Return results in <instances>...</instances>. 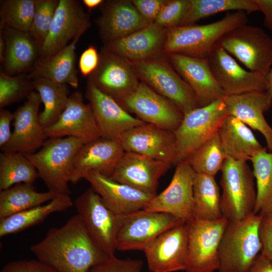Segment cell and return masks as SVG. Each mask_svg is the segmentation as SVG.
<instances>
[{
	"instance_id": "277c9868",
	"label": "cell",
	"mask_w": 272,
	"mask_h": 272,
	"mask_svg": "<svg viewBox=\"0 0 272 272\" xmlns=\"http://www.w3.org/2000/svg\"><path fill=\"white\" fill-rule=\"evenodd\" d=\"M261 219L253 213L242 219L229 221L219 248V272H248L261 249Z\"/></svg>"
},
{
	"instance_id": "7402d4cb",
	"label": "cell",
	"mask_w": 272,
	"mask_h": 272,
	"mask_svg": "<svg viewBox=\"0 0 272 272\" xmlns=\"http://www.w3.org/2000/svg\"><path fill=\"white\" fill-rule=\"evenodd\" d=\"M85 97L89 100L102 137L118 139L125 131L145 122L131 115L116 101L88 81Z\"/></svg>"
},
{
	"instance_id": "e575fe53",
	"label": "cell",
	"mask_w": 272,
	"mask_h": 272,
	"mask_svg": "<svg viewBox=\"0 0 272 272\" xmlns=\"http://www.w3.org/2000/svg\"><path fill=\"white\" fill-rule=\"evenodd\" d=\"M32 80L34 90L39 94L44 105L39 119L46 128L56 122L65 110L69 100V86L41 78Z\"/></svg>"
},
{
	"instance_id": "4316f807",
	"label": "cell",
	"mask_w": 272,
	"mask_h": 272,
	"mask_svg": "<svg viewBox=\"0 0 272 272\" xmlns=\"http://www.w3.org/2000/svg\"><path fill=\"white\" fill-rule=\"evenodd\" d=\"M167 30L151 23L124 37L107 43L105 48L130 62L156 56L163 51Z\"/></svg>"
},
{
	"instance_id": "1f68e13d",
	"label": "cell",
	"mask_w": 272,
	"mask_h": 272,
	"mask_svg": "<svg viewBox=\"0 0 272 272\" xmlns=\"http://www.w3.org/2000/svg\"><path fill=\"white\" fill-rule=\"evenodd\" d=\"M73 201L67 194H58L45 205L35 207L0 219V237L16 234L42 222L50 215L65 211Z\"/></svg>"
},
{
	"instance_id": "9a60e30c",
	"label": "cell",
	"mask_w": 272,
	"mask_h": 272,
	"mask_svg": "<svg viewBox=\"0 0 272 272\" xmlns=\"http://www.w3.org/2000/svg\"><path fill=\"white\" fill-rule=\"evenodd\" d=\"M208 60L212 72L225 96L266 92L267 83L264 76L244 70L219 44Z\"/></svg>"
},
{
	"instance_id": "ee69618b",
	"label": "cell",
	"mask_w": 272,
	"mask_h": 272,
	"mask_svg": "<svg viewBox=\"0 0 272 272\" xmlns=\"http://www.w3.org/2000/svg\"><path fill=\"white\" fill-rule=\"evenodd\" d=\"M143 267L140 259H121L114 256L93 266L88 272H142Z\"/></svg>"
},
{
	"instance_id": "b9f144b4",
	"label": "cell",
	"mask_w": 272,
	"mask_h": 272,
	"mask_svg": "<svg viewBox=\"0 0 272 272\" xmlns=\"http://www.w3.org/2000/svg\"><path fill=\"white\" fill-rule=\"evenodd\" d=\"M59 1L35 0V13L29 33L41 48L49 33Z\"/></svg>"
},
{
	"instance_id": "d590c367",
	"label": "cell",
	"mask_w": 272,
	"mask_h": 272,
	"mask_svg": "<svg viewBox=\"0 0 272 272\" xmlns=\"http://www.w3.org/2000/svg\"><path fill=\"white\" fill-rule=\"evenodd\" d=\"M229 11L250 14L259 10L254 0H189L178 26L193 25L200 19Z\"/></svg>"
},
{
	"instance_id": "44dd1931",
	"label": "cell",
	"mask_w": 272,
	"mask_h": 272,
	"mask_svg": "<svg viewBox=\"0 0 272 272\" xmlns=\"http://www.w3.org/2000/svg\"><path fill=\"white\" fill-rule=\"evenodd\" d=\"M171 165L132 152L124 151L109 177L148 193L156 195L158 182Z\"/></svg>"
},
{
	"instance_id": "f35d334b",
	"label": "cell",
	"mask_w": 272,
	"mask_h": 272,
	"mask_svg": "<svg viewBox=\"0 0 272 272\" xmlns=\"http://www.w3.org/2000/svg\"><path fill=\"white\" fill-rule=\"evenodd\" d=\"M226 158L217 132L186 160L195 173L215 176L221 170Z\"/></svg>"
},
{
	"instance_id": "d6986e66",
	"label": "cell",
	"mask_w": 272,
	"mask_h": 272,
	"mask_svg": "<svg viewBox=\"0 0 272 272\" xmlns=\"http://www.w3.org/2000/svg\"><path fill=\"white\" fill-rule=\"evenodd\" d=\"M188 228L186 223L160 235L144 251L152 272L185 270L187 253Z\"/></svg>"
},
{
	"instance_id": "836d02e7",
	"label": "cell",
	"mask_w": 272,
	"mask_h": 272,
	"mask_svg": "<svg viewBox=\"0 0 272 272\" xmlns=\"http://www.w3.org/2000/svg\"><path fill=\"white\" fill-rule=\"evenodd\" d=\"M58 194L40 192L33 184L18 183L0 192V219L50 201Z\"/></svg>"
},
{
	"instance_id": "f6af8a7d",
	"label": "cell",
	"mask_w": 272,
	"mask_h": 272,
	"mask_svg": "<svg viewBox=\"0 0 272 272\" xmlns=\"http://www.w3.org/2000/svg\"><path fill=\"white\" fill-rule=\"evenodd\" d=\"M0 272H57L45 263L37 259L18 260L8 262Z\"/></svg>"
},
{
	"instance_id": "db71d44e",
	"label": "cell",
	"mask_w": 272,
	"mask_h": 272,
	"mask_svg": "<svg viewBox=\"0 0 272 272\" xmlns=\"http://www.w3.org/2000/svg\"><path fill=\"white\" fill-rule=\"evenodd\" d=\"M267 83L266 92L272 97V67L265 77Z\"/></svg>"
},
{
	"instance_id": "4fadbf2b",
	"label": "cell",
	"mask_w": 272,
	"mask_h": 272,
	"mask_svg": "<svg viewBox=\"0 0 272 272\" xmlns=\"http://www.w3.org/2000/svg\"><path fill=\"white\" fill-rule=\"evenodd\" d=\"M176 164L168 186L155 195L144 210L169 214L187 223L194 220L193 188L196 173L186 160Z\"/></svg>"
},
{
	"instance_id": "603a6c76",
	"label": "cell",
	"mask_w": 272,
	"mask_h": 272,
	"mask_svg": "<svg viewBox=\"0 0 272 272\" xmlns=\"http://www.w3.org/2000/svg\"><path fill=\"white\" fill-rule=\"evenodd\" d=\"M172 65L194 93L199 107L223 99L225 94L215 78L208 58L168 54Z\"/></svg>"
},
{
	"instance_id": "7a4b0ae2",
	"label": "cell",
	"mask_w": 272,
	"mask_h": 272,
	"mask_svg": "<svg viewBox=\"0 0 272 272\" xmlns=\"http://www.w3.org/2000/svg\"><path fill=\"white\" fill-rule=\"evenodd\" d=\"M244 11L228 13L222 19L206 25L176 26L167 30L163 52L208 58L220 39L228 32L246 25Z\"/></svg>"
},
{
	"instance_id": "83f0119b",
	"label": "cell",
	"mask_w": 272,
	"mask_h": 272,
	"mask_svg": "<svg viewBox=\"0 0 272 272\" xmlns=\"http://www.w3.org/2000/svg\"><path fill=\"white\" fill-rule=\"evenodd\" d=\"M1 31L6 45L2 71L9 76L30 73L41 57V46L29 32L8 28Z\"/></svg>"
},
{
	"instance_id": "4dcf8cb0",
	"label": "cell",
	"mask_w": 272,
	"mask_h": 272,
	"mask_svg": "<svg viewBox=\"0 0 272 272\" xmlns=\"http://www.w3.org/2000/svg\"><path fill=\"white\" fill-rule=\"evenodd\" d=\"M81 36L76 37L56 53L40 57L28 74L31 79L41 78L77 89L79 85L76 68V45Z\"/></svg>"
},
{
	"instance_id": "816d5d0a",
	"label": "cell",
	"mask_w": 272,
	"mask_h": 272,
	"mask_svg": "<svg viewBox=\"0 0 272 272\" xmlns=\"http://www.w3.org/2000/svg\"><path fill=\"white\" fill-rule=\"evenodd\" d=\"M248 272H272V263L259 254Z\"/></svg>"
},
{
	"instance_id": "f5cc1de1",
	"label": "cell",
	"mask_w": 272,
	"mask_h": 272,
	"mask_svg": "<svg viewBox=\"0 0 272 272\" xmlns=\"http://www.w3.org/2000/svg\"><path fill=\"white\" fill-rule=\"evenodd\" d=\"M102 0H83L82 3L89 11L99 6L103 3Z\"/></svg>"
},
{
	"instance_id": "30bf717a",
	"label": "cell",
	"mask_w": 272,
	"mask_h": 272,
	"mask_svg": "<svg viewBox=\"0 0 272 272\" xmlns=\"http://www.w3.org/2000/svg\"><path fill=\"white\" fill-rule=\"evenodd\" d=\"M184 223L171 214L144 209L125 215L116 238V250L144 251L162 233Z\"/></svg>"
},
{
	"instance_id": "74e56055",
	"label": "cell",
	"mask_w": 272,
	"mask_h": 272,
	"mask_svg": "<svg viewBox=\"0 0 272 272\" xmlns=\"http://www.w3.org/2000/svg\"><path fill=\"white\" fill-rule=\"evenodd\" d=\"M250 161L256 184L253 213L263 217L272 213V153L267 152L265 148Z\"/></svg>"
},
{
	"instance_id": "5b68a950",
	"label": "cell",
	"mask_w": 272,
	"mask_h": 272,
	"mask_svg": "<svg viewBox=\"0 0 272 272\" xmlns=\"http://www.w3.org/2000/svg\"><path fill=\"white\" fill-rule=\"evenodd\" d=\"M221 209L229 221L242 219L253 213L256 190L252 170L247 161L226 158L221 170Z\"/></svg>"
},
{
	"instance_id": "cb8c5ba5",
	"label": "cell",
	"mask_w": 272,
	"mask_h": 272,
	"mask_svg": "<svg viewBox=\"0 0 272 272\" xmlns=\"http://www.w3.org/2000/svg\"><path fill=\"white\" fill-rule=\"evenodd\" d=\"M123 152L118 139L101 137L84 144L76 156L70 183H77L90 172L110 177Z\"/></svg>"
},
{
	"instance_id": "681fc988",
	"label": "cell",
	"mask_w": 272,
	"mask_h": 272,
	"mask_svg": "<svg viewBox=\"0 0 272 272\" xmlns=\"http://www.w3.org/2000/svg\"><path fill=\"white\" fill-rule=\"evenodd\" d=\"M14 119V113L4 109L0 111V148H2L10 141L13 131L11 125Z\"/></svg>"
},
{
	"instance_id": "8fae6325",
	"label": "cell",
	"mask_w": 272,
	"mask_h": 272,
	"mask_svg": "<svg viewBox=\"0 0 272 272\" xmlns=\"http://www.w3.org/2000/svg\"><path fill=\"white\" fill-rule=\"evenodd\" d=\"M223 98L208 105L196 108L184 115L174 131L178 161L186 160L219 129L228 115Z\"/></svg>"
},
{
	"instance_id": "7dc6e473",
	"label": "cell",
	"mask_w": 272,
	"mask_h": 272,
	"mask_svg": "<svg viewBox=\"0 0 272 272\" xmlns=\"http://www.w3.org/2000/svg\"><path fill=\"white\" fill-rule=\"evenodd\" d=\"M142 17L149 23H153L165 0H133L131 1Z\"/></svg>"
},
{
	"instance_id": "f546056e",
	"label": "cell",
	"mask_w": 272,
	"mask_h": 272,
	"mask_svg": "<svg viewBox=\"0 0 272 272\" xmlns=\"http://www.w3.org/2000/svg\"><path fill=\"white\" fill-rule=\"evenodd\" d=\"M218 132L226 158L247 161L265 149L248 126L233 116L224 119Z\"/></svg>"
},
{
	"instance_id": "f1b7e54d",
	"label": "cell",
	"mask_w": 272,
	"mask_h": 272,
	"mask_svg": "<svg viewBox=\"0 0 272 272\" xmlns=\"http://www.w3.org/2000/svg\"><path fill=\"white\" fill-rule=\"evenodd\" d=\"M103 6L97 23L101 36L106 43L124 37L149 24L131 1H110Z\"/></svg>"
},
{
	"instance_id": "c3c4849f",
	"label": "cell",
	"mask_w": 272,
	"mask_h": 272,
	"mask_svg": "<svg viewBox=\"0 0 272 272\" xmlns=\"http://www.w3.org/2000/svg\"><path fill=\"white\" fill-rule=\"evenodd\" d=\"M100 60L96 47L90 45L81 54L79 62L81 74L84 77L89 76L97 67Z\"/></svg>"
},
{
	"instance_id": "ab89813d",
	"label": "cell",
	"mask_w": 272,
	"mask_h": 272,
	"mask_svg": "<svg viewBox=\"0 0 272 272\" xmlns=\"http://www.w3.org/2000/svg\"><path fill=\"white\" fill-rule=\"evenodd\" d=\"M35 0L1 1V29L29 32L34 17Z\"/></svg>"
},
{
	"instance_id": "52a82bcc",
	"label": "cell",
	"mask_w": 272,
	"mask_h": 272,
	"mask_svg": "<svg viewBox=\"0 0 272 272\" xmlns=\"http://www.w3.org/2000/svg\"><path fill=\"white\" fill-rule=\"evenodd\" d=\"M130 63L142 82L171 101L184 115L199 107L192 90L171 63L155 56Z\"/></svg>"
},
{
	"instance_id": "f907efd6",
	"label": "cell",
	"mask_w": 272,
	"mask_h": 272,
	"mask_svg": "<svg viewBox=\"0 0 272 272\" xmlns=\"http://www.w3.org/2000/svg\"><path fill=\"white\" fill-rule=\"evenodd\" d=\"M264 16L263 24L272 31V0H254Z\"/></svg>"
},
{
	"instance_id": "e0dca14e",
	"label": "cell",
	"mask_w": 272,
	"mask_h": 272,
	"mask_svg": "<svg viewBox=\"0 0 272 272\" xmlns=\"http://www.w3.org/2000/svg\"><path fill=\"white\" fill-rule=\"evenodd\" d=\"M89 15L77 0H59L49 33L41 49V57L60 51L90 27Z\"/></svg>"
},
{
	"instance_id": "60d3db41",
	"label": "cell",
	"mask_w": 272,
	"mask_h": 272,
	"mask_svg": "<svg viewBox=\"0 0 272 272\" xmlns=\"http://www.w3.org/2000/svg\"><path fill=\"white\" fill-rule=\"evenodd\" d=\"M34 91L32 80L28 75L9 76L0 72V108L27 98Z\"/></svg>"
},
{
	"instance_id": "ffe728a7",
	"label": "cell",
	"mask_w": 272,
	"mask_h": 272,
	"mask_svg": "<svg viewBox=\"0 0 272 272\" xmlns=\"http://www.w3.org/2000/svg\"><path fill=\"white\" fill-rule=\"evenodd\" d=\"M47 137H73L84 144L101 137L90 104H85L80 91L70 95L68 104L60 118L45 128Z\"/></svg>"
},
{
	"instance_id": "7c38bea8",
	"label": "cell",
	"mask_w": 272,
	"mask_h": 272,
	"mask_svg": "<svg viewBox=\"0 0 272 272\" xmlns=\"http://www.w3.org/2000/svg\"><path fill=\"white\" fill-rule=\"evenodd\" d=\"M117 102L146 123L173 132L184 117L174 103L142 81L134 92Z\"/></svg>"
},
{
	"instance_id": "11a10c76",
	"label": "cell",
	"mask_w": 272,
	"mask_h": 272,
	"mask_svg": "<svg viewBox=\"0 0 272 272\" xmlns=\"http://www.w3.org/2000/svg\"><path fill=\"white\" fill-rule=\"evenodd\" d=\"M5 40L1 34L0 35V61L2 63L4 60L5 52Z\"/></svg>"
},
{
	"instance_id": "8d00e7d4",
	"label": "cell",
	"mask_w": 272,
	"mask_h": 272,
	"mask_svg": "<svg viewBox=\"0 0 272 272\" xmlns=\"http://www.w3.org/2000/svg\"><path fill=\"white\" fill-rule=\"evenodd\" d=\"M38 178L39 177L36 168L26 154L18 152L1 153V191L18 183L33 184Z\"/></svg>"
},
{
	"instance_id": "6da1fadb",
	"label": "cell",
	"mask_w": 272,
	"mask_h": 272,
	"mask_svg": "<svg viewBox=\"0 0 272 272\" xmlns=\"http://www.w3.org/2000/svg\"><path fill=\"white\" fill-rule=\"evenodd\" d=\"M30 250L57 272H88L111 257L95 243L77 214L63 226L49 229Z\"/></svg>"
},
{
	"instance_id": "bcb514c9",
	"label": "cell",
	"mask_w": 272,
	"mask_h": 272,
	"mask_svg": "<svg viewBox=\"0 0 272 272\" xmlns=\"http://www.w3.org/2000/svg\"><path fill=\"white\" fill-rule=\"evenodd\" d=\"M259 235L260 254L272 263V213L262 217Z\"/></svg>"
},
{
	"instance_id": "3957f363",
	"label": "cell",
	"mask_w": 272,
	"mask_h": 272,
	"mask_svg": "<svg viewBox=\"0 0 272 272\" xmlns=\"http://www.w3.org/2000/svg\"><path fill=\"white\" fill-rule=\"evenodd\" d=\"M84 144L81 140L73 137L50 138L38 152L26 155L48 191L70 195L69 183L75 159Z\"/></svg>"
},
{
	"instance_id": "d6a6232c",
	"label": "cell",
	"mask_w": 272,
	"mask_h": 272,
	"mask_svg": "<svg viewBox=\"0 0 272 272\" xmlns=\"http://www.w3.org/2000/svg\"><path fill=\"white\" fill-rule=\"evenodd\" d=\"M193 191L194 220L213 221L223 217L220 188L215 176L196 173Z\"/></svg>"
},
{
	"instance_id": "ba28073f",
	"label": "cell",
	"mask_w": 272,
	"mask_h": 272,
	"mask_svg": "<svg viewBox=\"0 0 272 272\" xmlns=\"http://www.w3.org/2000/svg\"><path fill=\"white\" fill-rule=\"evenodd\" d=\"M220 45L251 72L265 77L272 67V38L259 27L244 25L228 32Z\"/></svg>"
},
{
	"instance_id": "ac0fdd59",
	"label": "cell",
	"mask_w": 272,
	"mask_h": 272,
	"mask_svg": "<svg viewBox=\"0 0 272 272\" xmlns=\"http://www.w3.org/2000/svg\"><path fill=\"white\" fill-rule=\"evenodd\" d=\"M41 103L39 94L34 90L16 111L12 135L9 143L1 148L2 152L30 154L42 146L47 137L39 119Z\"/></svg>"
},
{
	"instance_id": "2e32d148",
	"label": "cell",
	"mask_w": 272,
	"mask_h": 272,
	"mask_svg": "<svg viewBox=\"0 0 272 272\" xmlns=\"http://www.w3.org/2000/svg\"><path fill=\"white\" fill-rule=\"evenodd\" d=\"M129 62L105 48L88 81L118 102L134 92L140 83Z\"/></svg>"
},
{
	"instance_id": "5bb4252c",
	"label": "cell",
	"mask_w": 272,
	"mask_h": 272,
	"mask_svg": "<svg viewBox=\"0 0 272 272\" xmlns=\"http://www.w3.org/2000/svg\"><path fill=\"white\" fill-rule=\"evenodd\" d=\"M118 140L124 151L151 157L171 165L178 162L173 131L145 123L125 131Z\"/></svg>"
},
{
	"instance_id": "9c48e42d",
	"label": "cell",
	"mask_w": 272,
	"mask_h": 272,
	"mask_svg": "<svg viewBox=\"0 0 272 272\" xmlns=\"http://www.w3.org/2000/svg\"><path fill=\"white\" fill-rule=\"evenodd\" d=\"M224 217L213 221L187 223L186 272H215L220 266L219 248L228 223Z\"/></svg>"
},
{
	"instance_id": "484cf974",
	"label": "cell",
	"mask_w": 272,
	"mask_h": 272,
	"mask_svg": "<svg viewBox=\"0 0 272 272\" xmlns=\"http://www.w3.org/2000/svg\"><path fill=\"white\" fill-rule=\"evenodd\" d=\"M223 101L228 114L260 132L272 153V127L263 114L272 106V97L266 92H251L225 96Z\"/></svg>"
},
{
	"instance_id": "7bdbcfd3",
	"label": "cell",
	"mask_w": 272,
	"mask_h": 272,
	"mask_svg": "<svg viewBox=\"0 0 272 272\" xmlns=\"http://www.w3.org/2000/svg\"><path fill=\"white\" fill-rule=\"evenodd\" d=\"M188 2L189 0L167 1L153 23L166 30L178 26L187 9Z\"/></svg>"
},
{
	"instance_id": "8992f818",
	"label": "cell",
	"mask_w": 272,
	"mask_h": 272,
	"mask_svg": "<svg viewBox=\"0 0 272 272\" xmlns=\"http://www.w3.org/2000/svg\"><path fill=\"white\" fill-rule=\"evenodd\" d=\"M74 205L95 243L109 257L115 256L116 238L124 215L110 210L92 188L79 196Z\"/></svg>"
},
{
	"instance_id": "d4e9b609",
	"label": "cell",
	"mask_w": 272,
	"mask_h": 272,
	"mask_svg": "<svg viewBox=\"0 0 272 272\" xmlns=\"http://www.w3.org/2000/svg\"><path fill=\"white\" fill-rule=\"evenodd\" d=\"M85 179L114 213L121 215L143 210L156 195L148 193L111 179L95 172H90Z\"/></svg>"
}]
</instances>
